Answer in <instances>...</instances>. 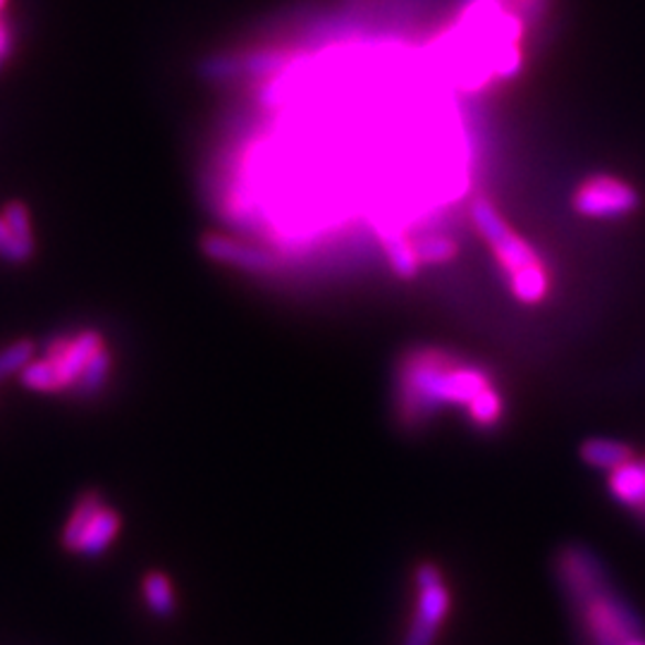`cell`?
Returning a JSON list of instances; mask_svg holds the SVG:
<instances>
[{"instance_id": "6da1fadb", "label": "cell", "mask_w": 645, "mask_h": 645, "mask_svg": "<svg viewBox=\"0 0 645 645\" xmlns=\"http://www.w3.org/2000/svg\"><path fill=\"white\" fill-rule=\"evenodd\" d=\"M490 385L493 373L452 349L409 347L395 369V418L406 430L426 428L447 409L464 412Z\"/></svg>"}, {"instance_id": "7a4b0ae2", "label": "cell", "mask_w": 645, "mask_h": 645, "mask_svg": "<svg viewBox=\"0 0 645 645\" xmlns=\"http://www.w3.org/2000/svg\"><path fill=\"white\" fill-rule=\"evenodd\" d=\"M555 573L588 645H626L645 636L638 614L614 591L600 557L586 545H565L555 557Z\"/></svg>"}, {"instance_id": "3957f363", "label": "cell", "mask_w": 645, "mask_h": 645, "mask_svg": "<svg viewBox=\"0 0 645 645\" xmlns=\"http://www.w3.org/2000/svg\"><path fill=\"white\" fill-rule=\"evenodd\" d=\"M473 230L488 244L490 254L502 273L507 292L524 306H538L550 297L553 275L528 240L518 234L502 210L488 196H475L469 204Z\"/></svg>"}, {"instance_id": "277c9868", "label": "cell", "mask_w": 645, "mask_h": 645, "mask_svg": "<svg viewBox=\"0 0 645 645\" xmlns=\"http://www.w3.org/2000/svg\"><path fill=\"white\" fill-rule=\"evenodd\" d=\"M452 612V591L445 571L426 559L414 567V610L402 645H436Z\"/></svg>"}, {"instance_id": "5b68a950", "label": "cell", "mask_w": 645, "mask_h": 645, "mask_svg": "<svg viewBox=\"0 0 645 645\" xmlns=\"http://www.w3.org/2000/svg\"><path fill=\"white\" fill-rule=\"evenodd\" d=\"M641 206L638 192L614 175H591L571 194L573 214L588 220H620Z\"/></svg>"}, {"instance_id": "8992f818", "label": "cell", "mask_w": 645, "mask_h": 645, "mask_svg": "<svg viewBox=\"0 0 645 645\" xmlns=\"http://www.w3.org/2000/svg\"><path fill=\"white\" fill-rule=\"evenodd\" d=\"M292 67V55L287 51H242V53H218L201 63V75L208 81H240V79H265L277 77Z\"/></svg>"}, {"instance_id": "52a82bcc", "label": "cell", "mask_w": 645, "mask_h": 645, "mask_svg": "<svg viewBox=\"0 0 645 645\" xmlns=\"http://www.w3.org/2000/svg\"><path fill=\"white\" fill-rule=\"evenodd\" d=\"M201 251L208 261L222 265V269H234L249 275H275L280 271V256L275 251L232 234H206L201 240Z\"/></svg>"}, {"instance_id": "ba28073f", "label": "cell", "mask_w": 645, "mask_h": 645, "mask_svg": "<svg viewBox=\"0 0 645 645\" xmlns=\"http://www.w3.org/2000/svg\"><path fill=\"white\" fill-rule=\"evenodd\" d=\"M101 347H106V342L98 330H81L77 338L61 335L48 342L46 359L55 367L63 390H75L84 369L89 367V361Z\"/></svg>"}, {"instance_id": "9c48e42d", "label": "cell", "mask_w": 645, "mask_h": 645, "mask_svg": "<svg viewBox=\"0 0 645 645\" xmlns=\"http://www.w3.org/2000/svg\"><path fill=\"white\" fill-rule=\"evenodd\" d=\"M608 490L622 507L645 518V459H631L608 473Z\"/></svg>"}, {"instance_id": "30bf717a", "label": "cell", "mask_w": 645, "mask_h": 645, "mask_svg": "<svg viewBox=\"0 0 645 645\" xmlns=\"http://www.w3.org/2000/svg\"><path fill=\"white\" fill-rule=\"evenodd\" d=\"M464 416H467V424L475 433L490 436V433L500 430L504 426V420H507V397L502 395L498 383L490 385L467 406Z\"/></svg>"}, {"instance_id": "8fae6325", "label": "cell", "mask_w": 645, "mask_h": 645, "mask_svg": "<svg viewBox=\"0 0 645 645\" xmlns=\"http://www.w3.org/2000/svg\"><path fill=\"white\" fill-rule=\"evenodd\" d=\"M120 528H122L120 512L103 502L101 510L94 514L87 533H84V538L77 548V555L101 557L120 536Z\"/></svg>"}, {"instance_id": "7c38bea8", "label": "cell", "mask_w": 645, "mask_h": 645, "mask_svg": "<svg viewBox=\"0 0 645 645\" xmlns=\"http://www.w3.org/2000/svg\"><path fill=\"white\" fill-rule=\"evenodd\" d=\"M579 457L586 467L595 471H614L624 467L626 461L636 459L634 447L616 438H588L579 447Z\"/></svg>"}, {"instance_id": "4fadbf2b", "label": "cell", "mask_w": 645, "mask_h": 645, "mask_svg": "<svg viewBox=\"0 0 645 645\" xmlns=\"http://www.w3.org/2000/svg\"><path fill=\"white\" fill-rule=\"evenodd\" d=\"M381 240H383V256L390 265V271L400 280L418 277L424 265H420L418 261L414 237L402 234V232H383Z\"/></svg>"}, {"instance_id": "5bb4252c", "label": "cell", "mask_w": 645, "mask_h": 645, "mask_svg": "<svg viewBox=\"0 0 645 645\" xmlns=\"http://www.w3.org/2000/svg\"><path fill=\"white\" fill-rule=\"evenodd\" d=\"M103 502H106V500L101 498V493H96V490H89V493H84V495L79 498V502L75 504V510H73V514H69L67 524H65V528H63V548H65V550L77 553L79 543H81V538H84V533H87V528H89V524H91L94 514H96L98 510H101V504H103Z\"/></svg>"}, {"instance_id": "9a60e30c", "label": "cell", "mask_w": 645, "mask_h": 645, "mask_svg": "<svg viewBox=\"0 0 645 645\" xmlns=\"http://www.w3.org/2000/svg\"><path fill=\"white\" fill-rule=\"evenodd\" d=\"M142 593L146 608L156 616H173L177 610V598L171 577L165 571H149L142 579Z\"/></svg>"}, {"instance_id": "2e32d148", "label": "cell", "mask_w": 645, "mask_h": 645, "mask_svg": "<svg viewBox=\"0 0 645 645\" xmlns=\"http://www.w3.org/2000/svg\"><path fill=\"white\" fill-rule=\"evenodd\" d=\"M416 254L420 265H430V269H442V265L452 263L459 256V244L450 234L442 232H426L414 237Z\"/></svg>"}, {"instance_id": "e0dca14e", "label": "cell", "mask_w": 645, "mask_h": 645, "mask_svg": "<svg viewBox=\"0 0 645 645\" xmlns=\"http://www.w3.org/2000/svg\"><path fill=\"white\" fill-rule=\"evenodd\" d=\"M110 369H113V357H110L108 347H101L89 361V367L84 369L79 383L75 385V392L79 397H91L96 392H101L108 383Z\"/></svg>"}, {"instance_id": "ac0fdd59", "label": "cell", "mask_w": 645, "mask_h": 645, "mask_svg": "<svg viewBox=\"0 0 645 645\" xmlns=\"http://www.w3.org/2000/svg\"><path fill=\"white\" fill-rule=\"evenodd\" d=\"M20 381L24 387L36 390V392H63L58 373H55V367L48 359L26 363V367L20 371Z\"/></svg>"}, {"instance_id": "d6986e66", "label": "cell", "mask_w": 645, "mask_h": 645, "mask_svg": "<svg viewBox=\"0 0 645 645\" xmlns=\"http://www.w3.org/2000/svg\"><path fill=\"white\" fill-rule=\"evenodd\" d=\"M500 3L514 18L522 20L526 30H531V26H538L548 18L553 0H500Z\"/></svg>"}, {"instance_id": "ffe728a7", "label": "cell", "mask_w": 645, "mask_h": 645, "mask_svg": "<svg viewBox=\"0 0 645 645\" xmlns=\"http://www.w3.org/2000/svg\"><path fill=\"white\" fill-rule=\"evenodd\" d=\"M32 254H34V244L20 240V237L8 228L6 218L0 216V259L8 263H24L32 259Z\"/></svg>"}, {"instance_id": "44dd1931", "label": "cell", "mask_w": 645, "mask_h": 645, "mask_svg": "<svg viewBox=\"0 0 645 645\" xmlns=\"http://www.w3.org/2000/svg\"><path fill=\"white\" fill-rule=\"evenodd\" d=\"M34 349L36 347L30 340H20L6 347L3 352H0V381H6L12 373H20L26 363L32 361Z\"/></svg>"}, {"instance_id": "7402d4cb", "label": "cell", "mask_w": 645, "mask_h": 645, "mask_svg": "<svg viewBox=\"0 0 645 645\" xmlns=\"http://www.w3.org/2000/svg\"><path fill=\"white\" fill-rule=\"evenodd\" d=\"M3 218L8 222V228L15 232L20 240L32 242V220H30V210H26L24 204L12 201L3 208ZM34 244V242H32Z\"/></svg>"}, {"instance_id": "603a6c76", "label": "cell", "mask_w": 645, "mask_h": 645, "mask_svg": "<svg viewBox=\"0 0 645 645\" xmlns=\"http://www.w3.org/2000/svg\"><path fill=\"white\" fill-rule=\"evenodd\" d=\"M10 53H12V32L8 22L0 18V69H3V65L8 63Z\"/></svg>"}, {"instance_id": "cb8c5ba5", "label": "cell", "mask_w": 645, "mask_h": 645, "mask_svg": "<svg viewBox=\"0 0 645 645\" xmlns=\"http://www.w3.org/2000/svg\"><path fill=\"white\" fill-rule=\"evenodd\" d=\"M626 645H645V636H641V638H636V641H631V643H626Z\"/></svg>"}, {"instance_id": "d4e9b609", "label": "cell", "mask_w": 645, "mask_h": 645, "mask_svg": "<svg viewBox=\"0 0 645 645\" xmlns=\"http://www.w3.org/2000/svg\"><path fill=\"white\" fill-rule=\"evenodd\" d=\"M8 6V0H0V12H3V8Z\"/></svg>"}, {"instance_id": "484cf974", "label": "cell", "mask_w": 645, "mask_h": 645, "mask_svg": "<svg viewBox=\"0 0 645 645\" xmlns=\"http://www.w3.org/2000/svg\"><path fill=\"white\" fill-rule=\"evenodd\" d=\"M471 3H475V0H471Z\"/></svg>"}]
</instances>
